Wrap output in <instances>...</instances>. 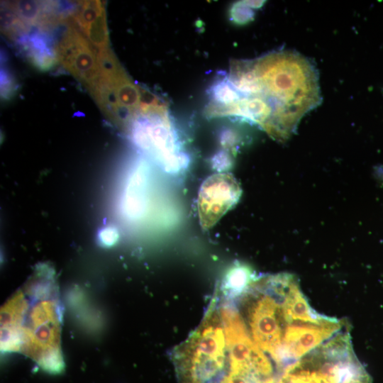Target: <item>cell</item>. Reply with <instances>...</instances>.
Here are the masks:
<instances>
[{
  "label": "cell",
  "instance_id": "4",
  "mask_svg": "<svg viewBox=\"0 0 383 383\" xmlns=\"http://www.w3.org/2000/svg\"><path fill=\"white\" fill-rule=\"evenodd\" d=\"M125 133L165 170L176 172L184 166L186 157L179 152L169 118L156 101L140 105Z\"/></svg>",
  "mask_w": 383,
  "mask_h": 383
},
{
  "label": "cell",
  "instance_id": "2",
  "mask_svg": "<svg viewBox=\"0 0 383 383\" xmlns=\"http://www.w3.org/2000/svg\"><path fill=\"white\" fill-rule=\"evenodd\" d=\"M62 305L54 270L38 266L1 309V350L19 353L43 371L61 374Z\"/></svg>",
  "mask_w": 383,
  "mask_h": 383
},
{
  "label": "cell",
  "instance_id": "1",
  "mask_svg": "<svg viewBox=\"0 0 383 383\" xmlns=\"http://www.w3.org/2000/svg\"><path fill=\"white\" fill-rule=\"evenodd\" d=\"M236 82L240 99L267 112V133L279 141L287 140L301 118L321 101L315 66L295 51L274 52L245 61Z\"/></svg>",
  "mask_w": 383,
  "mask_h": 383
},
{
  "label": "cell",
  "instance_id": "3",
  "mask_svg": "<svg viewBox=\"0 0 383 383\" xmlns=\"http://www.w3.org/2000/svg\"><path fill=\"white\" fill-rule=\"evenodd\" d=\"M365 372L348 327L289 367L279 383H353Z\"/></svg>",
  "mask_w": 383,
  "mask_h": 383
},
{
  "label": "cell",
  "instance_id": "5",
  "mask_svg": "<svg viewBox=\"0 0 383 383\" xmlns=\"http://www.w3.org/2000/svg\"><path fill=\"white\" fill-rule=\"evenodd\" d=\"M100 75L91 94L100 109L126 133L140 109V92L109 49L97 52Z\"/></svg>",
  "mask_w": 383,
  "mask_h": 383
},
{
  "label": "cell",
  "instance_id": "8",
  "mask_svg": "<svg viewBox=\"0 0 383 383\" xmlns=\"http://www.w3.org/2000/svg\"><path fill=\"white\" fill-rule=\"evenodd\" d=\"M70 19L96 51L109 49L104 3L99 1H80L76 4Z\"/></svg>",
  "mask_w": 383,
  "mask_h": 383
},
{
  "label": "cell",
  "instance_id": "6",
  "mask_svg": "<svg viewBox=\"0 0 383 383\" xmlns=\"http://www.w3.org/2000/svg\"><path fill=\"white\" fill-rule=\"evenodd\" d=\"M55 51L60 63L91 94L100 75L97 52L69 19L55 43Z\"/></svg>",
  "mask_w": 383,
  "mask_h": 383
},
{
  "label": "cell",
  "instance_id": "10",
  "mask_svg": "<svg viewBox=\"0 0 383 383\" xmlns=\"http://www.w3.org/2000/svg\"><path fill=\"white\" fill-rule=\"evenodd\" d=\"M17 84L14 77L5 67L1 65V95L4 99H10L16 93Z\"/></svg>",
  "mask_w": 383,
  "mask_h": 383
},
{
  "label": "cell",
  "instance_id": "9",
  "mask_svg": "<svg viewBox=\"0 0 383 383\" xmlns=\"http://www.w3.org/2000/svg\"><path fill=\"white\" fill-rule=\"evenodd\" d=\"M49 30L31 27L13 40L30 62L43 71L51 69L58 61L55 43Z\"/></svg>",
  "mask_w": 383,
  "mask_h": 383
},
{
  "label": "cell",
  "instance_id": "7",
  "mask_svg": "<svg viewBox=\"0 0 383 383\" xmlns=\"http://www.w3.org/2000/svg\"><path fill=\"white\" fill-rule=\"evenodd\" d=\"M240 194V186L231 174H217L207 179L198 197L199 216L203 228H211L237 203Z\"/></svg>",
  "mask_w": 383,
  "mask_h": 383
}]
</instances>
